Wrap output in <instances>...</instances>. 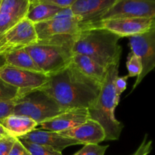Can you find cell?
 <instances>
[{
	"instance_id": "obj_1",
	"label": "cell",
	"mask_w": 155,
	"mask_h": 155,
	"mask_svg": "<svg viewBox=\"0 0 155 155\" xmlns=\"http://www.w3.org/2000/svg\"><path fill=\"white\" fill-rule=\"evenodd\" d=\"M101 84L86 77L72 63L54 75L41 90L48 94L64 110L89 108L99 95Z\"/></svg>"
},
{
	"instance_id": "obj_2",
	"label": "cell",
	"mask_w": 155,
	"mask_h": 155,
	"mask_svg": "<svg viewBox=\"0 0 155 155\" xmlns=\"http://www.w3.org/2000/svg\"><path fill=\"white\" fill-rule=\"evenodd\" d=\"M120 39L119 36L104 29L82 27L75 36L73 52L88 56L107 69L120 63L122 53Z\"/></svg>"
},
{
	"instance_id": "obj_3",
	"label": "cell",
	"mask_w": 155,
	"mask_h": 155,
	"mask_svg": "<svg viewBox=\"0 0 155 155\" xmlns=\"http://www.w3.org/2000/svg\"><path fill=\"white\" fill-rule=\"evenodd\" d=\"M120 63L110 65L107 69L105 79L101 84L98 98L88 108L90 119L101 124L105 132V141L118 140L124 125L115 117V109L120 96L117 94L115 81L118 77Z\"/></svg>"
},
{
	"instance_id": "obj_4",
	"label": "cell",
	"mask_w": 155,
	"mask_h": 155,
	"mask_svg": "<svg viewBox=\"0 0 155 155\" xmlns=\"http://www.w3.org/2000/svg\"><path fill=\"white\" fill-rule=\"evenodd\" d=\"M76 35H63L38 39L34 43L25 47V49L41 71L48 77H51L68 68L72 62Z\"/></svg>"
},
{
	"instance_id": "obj_5",
	"label": "cell",
	"mask_w": 155,
	"mask_h": 155,
	"mask_svg": "<svg viewBox=\"0 0 155 155\" xmlns=\"http://www.w3.org/2000/svg\"><path fill=\"white\" fill-rule=\"evenodd\" d=\"M64 110L40 89L23 93L14 101L13 114L25 116L39 124L54 117Z\"/></svg>"
},
{
	"instance_id": "obj_6",
	"label": "cell",
	"mask_w": 155,
	"mask_h": 155,
	"mask_svg": "<svg viewBox=\"0 0 155 155\" xmlns=\"http://www.w3.org/2000/svg\"><path fill=\"white\" fill-rule=\"evenodd\" d=\"M129 40L131 51L139 57L142 64V71L133 85V92L155 68V26L145 33L130 36Z\"/></svg>"
},
{
	"instance_id": "obj_7",
	"label": "cell",
	"mask_w": 155,
	"mask_h": 155,
	"mask_svg": "<svg viewBox=\"0 0 155 155\" xmlns=\"http://www.w3.org/2000/svg\"><path fill=\"white\" fill-rule=\"evenodd\" d=\"M155 26V20L143 18H120L101 20L81 24L82 27H94L107 30L120 37H130L148 31Z\"/></svg>"
},
{
	"instance_id": "obj_8",
	"label": "cell",
	"mask_w": 155,
	"mask_h": 155,
	"mask_svg": "<svg viewBox=\"0 0 155 155\" xmlns=\"http://www.w3.org/2000/svg\"><path fill=\"white\" fill-rule=\"evenodd\" d=\"M120 18L155 20V0H117L98 21Z\"/></svg>"
},
{
	"instance_id": "obj_9",
	"label": "cell",
	"mask_w": 155,
	"mask_h": 155,
	"mask_svg": "<svg viewBox=\"0 0 155 155\" xmlns=\"http://www.w3.org/2000/svg\"><path fill=\"white\" fill-rule=\"evenodd\" d=\"M37 40L34 24L24 18L0 36V54L25 48Z\"/></svg>"
},
{
	"instance_id": "obj_10",
	"label": "cell",
	"mask_w": 155,
	"mask_h": 155,
	"mask_svg": "<svg viewBox=\"0 0 155 155\" xmlns=\"http://www.w3.org/2000/svg\"><path fill=\"white\" fill-rule=\"evenodd\" d=\"M0 79L18 88L23 94L43 87L48 83L49 77L44 73L19 69L5 64L0 69Z\"/></svg>"
},
{
	"instance_id": "obj_11",
	"label": "cell",
	"mask_w": 155,
	"mask_h": 155,
	"mask_svg": "<svg viewBox=\"0 0 155 155\" xmlns=\"http://www.w3.org/2000/svg\"><path fill=\"white\" fill-rule=\"evenodd\" d=\"M34 27L38 39H42L55 36L77 34L81 29V22L76 17L54 16L48 21L34 24Z\"/></svg>"
},
{
	"instance_id": "obj_12",
	"label": "cell",
	"mask_w": 155,
	"mask_h": 155,
	"mask_svg": "<svg viewBox=\"0 0 155 155\" xmlns=\"http://www.w3.org/2000/svg\"><path fill=\"white\" fill-rule=\"evenodd\" d=\"M90 119L87 108L66 110L51 119L39 124L41 130L61 133L72 130Z\"/></svg>"
},
{
	"instance_id": "obj_13",
	"label": "cell",
	"mask_w": 155,
	"mask_h": 155,
	"mask_svg": "<svg viewBox=\"0 0 155 155\" xmlns=\"http://www.w3.org/2000/svg\"><path fill=\"white\" fill-rule=\"evenodd\" d=\"M117 0H75L70 8L81 24L95 22L116 3Z\"/></svg>"
},
{
	"instance_id": "obj_14",
	"label": "cell",
	"mask_w": 155,
	"mask_h": 155,
	"mask_svg": "<svg viewBox=\"0 0 155 155\" xmlns=\"http://www.w3.org/2000/svg\"><path fill=\"white\" fill-rule=\"evenodd\" d=\"M59 134L62 136L78 141L82 145L99 144L105 141V132L101 124L92 119H89L81 125L61 132Z\"/></svg>"
},
{
	"instance_id": "obj_15",
	"label": "cell",
	"mask_w": 155,
	"mask_h": 155,
	"mask_svg": "<svg viewBox=\"0 0 155 155\" xmlns=\"http://www.w3.org/2000/svg\"><path fill=\"white\" fill-rule=\"evenodd\" d=\"M19 139L48 146L59 152H61L64 149L70 146L82 145L78 141L62 136L58 133L43 130L41 129H36L23 137L19 138Z\"/></svg>"
},
{
	"instance_id": "obj_16",
	"label": "cell",
	"mask_w": 155,
	"mask_h": 155,
	"mask_svg": "<svg viewBox=\"0 0 155 155\" xmlns=\"http://www.w3.org/2000/svg\"><path fill=\"white\" fill-rule=\"evenodd\" d=\"M0 124L8 136L16 139L23 137L36 130L38 124L30 118L21 115L12 114L0 121Z\"/></svg>"
},
{
	"instance_id": "obj_17",
	"label": "cell",
	"mask_w": 155,
	"mask_h": 155,
	"mask_svg": "<svg viewBox=\"0 0 155 155\" xmlns=\"http://www.w3.org/2000/svg\"><path fill=\"white\" fill-rule=\"evenodd\" d=\"M71 63L84 75L102 84L105 79L107 69L88 56L81 54H74Z\"/></svg>"
},
{
	"instance_id": "obj_18",
	"label": "cell",
	"mask_w": 155,
	"mask_h": 155,
	"mask_svg": "<svg viewBox=\"0 0 155 155\" xmlns=\"http://www.w3.org/2000/svg\"><path fill=\"white\" fill-rule=\"evenodd\" d=\"M61 10V8L43 2L42 0H30L25 18L33 24H36L51 19Z\"/></svg>"
},
{
	"instance_id": "obj_19",
	"label": "cell",
	"mask_w": 155,
	"mask_h": 155,
	"mask_svg": "<svg viewBox=\"0 0 155 155\" xmlns=\"http://www.w3.org/2000/svg\"><path fill=\"white\" fill-rule=\"evenodd\" d=\"M6 64L14 68H19L34 72L43 73L37 66L25 48L14 50L5 54Z\"/></svg>"
},
{
	"instance_id": "obj_20",
	"label": "cell",
	"mask_w": 155,
	"mask_h": 155,
	"mask_svg": "<svg viewBox=\"0 0 155 155\" xmlns=\"http://www.w3.org/2000/svg\"><path fill=\"white\" fill-rule=\"evenodd\" d=\"M30 0H2L0 12L11 14L20 18H25L30 7Z\"/></svg>"
},
{
	"instance_id": "obj_21",
	"label": "cell",
	"mask_w": 155,
	"mask_h": 155,
	"mask_svg": "<svg viewBox=\"0 0 155 155\" xmlns=\"http://www.w3.org/2000/svg\"><path fill=\"white\" fill-rule=\"evenodd\" d=\"M30 155H63L61 152L45 145L19 139Z\"/></svg>"
},
{
	"instance_id": "obj_22",
	"label": "cell",
	"mask_w": 155,
	"mask_h": 155,
	"mask_svg": "<svg viewBox=\"0 0 155 155\" xmlns=\"http://www.w3.org/2000/svg\"><path fill=\"white\" fill-rule=\"evenodd\" d=\"M20 89L0 79V101H12L21 96Z\"/></svg>"
},
{
	"instance_id": "obj_23",
	"label": "cell",
	"mask_w": 155,
	"mask_h": 155,
	"mask_svg": "<svg viewBox=\"0 0 155 155\" xmlns=\"http://www.w3.org/2000/svg\"><path fill=\"white\" fill-rule=\"evenodd\" d=\"M127 68L128 70V77H138L140 76L142 71V64L141 59L134 53L131 52L129 54L127 58Z\"/></svg>"
},
{
	"instance_id": "obj_24",
	"label": "cell",
	"mask_w": 155,
	"mask_h": 155,
	"mask_svg": "<svg viewBox=\"0 0 155 155\" xmlns=\"http://www.w3.org/2000/svg\"><path fill=\"white\" fill-rule=\"evenodd\" d=\"M23 20L11 14L0 12V36Z\"/></svg>"
},
{
	"instance_id": "obj_25",
	"label": "cell",
	"mask_w": 155,
	"mask_h": 155,
	"mask_svg": "<svg viewBox=\"0 0 155 155\" xmlns=\"http://www.w3.org/2000/svg\"><path fill=\"white\" fill-rule=\"evenodd\" d=\"M108 145H100L99 144H87L73 155H104Z\"/></svg>"
},
{
	"instance_id": "obj_26",
	"label": "cell",
	"mask_w": 155,
	"mask_h": 155,
	"mask_svg": "<svg viewBox=\"0 0 155 155\" xmlns=\"http://www.w3.org/2000/svg\"><path fill=\"white\" fill-rule=\"evenodd\" d=\"M16 139L10 136L2 137L0 139V155H8Z\"/></svg>"
},
{
	"instance_id": "obj_27",
	"label": "cell",
	"mask_w": 155,
	"mask_h": 155,
	"mask_svg": "<svg viewBox=\"0 0 155 155\" xmlns=\"http://www.w3.org/2000/svg\"><path fill=\"white\" fill-rule=\"evenodd\" d=\"M14 101H0V121L13 114Z\"/></svg>"
},
{
	"instance_id": "obj_28",
	"label": "cell",
	"mask_w": 155,
	"mask_h": 155,
	"mask_svg": "<svg viewBox=\"0 0 155 155\" xmlns=\"http://www.w3.org/2000/svg\"><path fill=\"white\" fill-rule=\"evenodd\" d=\"M43 2L50 5L54 6L61 9H65L71 8L75 0H42Z\"/></svg>"
},
{
	"instance_id": "obj_29",
	"label": "cell",
	"mask_w": 155,
	"mask_h": 155,
	"mask_svg": "<svg viewBox=\"0 0 155 155\" xmlns=\"http://www.w3.org/2000/svg\"><path fill=\"white\" fill-rule=\"evenodd\" d=\"M8 155H30L18 139L15 140Z\"/></svg>"
},
{
	"instance_id": "obj_30",
	"label": "cell",
	"mask_w": 155,
	"mask_h": 155,
	"mask_svg": "<svg viewBox=\"0 0 155 155\" xmlns=\"http://www.w3.org/2000/svg\"><path fill=\"white\" fill-rule=\"evenodd\" d=\"M151 143H152L151 141L147 142L146 136L137 151L132 155H148L151 150Z\"/></svg>"
},
{
	"instance_id": "obj_31",
	"label": "cell",
	"mask_w": 155,
	"mask_h": 155,
	"mask_svg": "<svg viewBox=\"0 0 155 155\" xmlns=\"http://www.w3.org/2000/svg\"><path fill=\"white\" fill-rule=\"evenodd\" d=\"M129 77L127 76L126 77H118L115 81V88H116L117 94L119 96H120L121 94L126 90L127 86V79Z\"/></svg>"
},
{
	"instance_id": "obj_32",
	"label": "cell",
	"mask_w": 155,
	"mask_h": 155,
	"mask_svg": "<svg viewBox=\"0 0 155 155\" xmlns=\"http://www.w3.org/2000/svg\"><path fill=\"white\" fill-rule=\"evenodd\" d=\"M6 64L5 55L4 54H0V69Z\"/></svg>"
},
{
	"instance_id": "obj_33",
	"label": "cell",
	"mask_w": 155,
	"mask_h": 155,
	"mask_svg": "<svg viewBox=\"0 0 155 155\" xmlns=\"http://www.w3.org/2000/svg\"><path fill=\"white\" fill-rule=\"evenodd\" d=\"M0 135H2V136H8V135L7 134V133L5 132V130H4V128L2 127V126L0 124Z\"/></svg>"
},
{
	"instance_id": "obj_34",
	"label": "cell",
	"mask_w": 155,
	"mask_h": 155,
	"mask_svg": "<svg viewBox=\"0 0 155 155\" xmlns=\"http://www.w3.org/2000/svg\"><path fill=\"white\" fill-rule=\"evenodd\" d=\"M3 136H2V135H0V139H1L2 137H3Z\"/></svg>"
},
{
	"instance_id": "obj_35",
	"label": "cell",
	"mask_w": 155,
	"mask_h": 155,
	"mask_svg": "<svg viewBox=\"0 0 155 155\" xmlns=\"http://www.w3.org/2000/svg\"><path fill=\"white\" fill-rule=\"evenodd\" d=\"M1 3H2V0H0V5H1Z\"/></svg>"
}]
</instances>
